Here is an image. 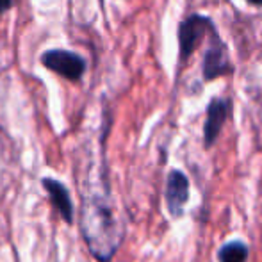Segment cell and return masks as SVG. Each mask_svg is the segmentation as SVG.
<instances>
[{
  "label": "cell",
  "mask_w": 262,
  "mask_h": 262,
  "mask_svg": "<svg viewBox=\"0 0 262 262\" xmlns=\"http://www.w3.org/2000/svg\"><path fill=\"white\" fill-rule=\"evenodd\" d=\"M248 2H252L253 6H262V0H248Z\"/></svg>",
  "instance_id": "cell-10"
},
{
  "label": "cell",
  "mask_w": 262,
  "mask_h": 262,
  "mask_svg": "<svg viewBox=\"0 0 262 262\" xmlns=\"http://www.w3.org/2000/svg\"><path fill=\"white\" fill-rule=\"evenodd\" d=\"M43 64L49 70L66 77L70 80H77L86 72V61L80 55L66 50H49L41 57Z\"/></svg>",
  "instance_id": "cell-4"
},
{
  "label": "cell",
  "mask_w": 262,
  "mask_h": 262,
  "mask_svg": "<svg viewBox=\"0 0 262 262\" xmlns=\"http://www.w3.org/2000/svg\"><path fill=\"white\" fill-rule=\"evenodd\" d=\"M212 45L207 49L204 55V64H202V72H204L205 80H214L221 75H228L234 72V64L230 61L227 45L220 39L217 32L212 34Z\"/></svg>",
  "instance_id": "cell-3"
},
{
  "label": "cell",
  "mask_w": 262,
  "mask_h": 262,
  "mask_svg": "<svg viewBox=\"0 0 262 262\" xmlns=\"http://www.w3.org/2000/svg\"><path fill=\"white\" fill-rule=\"evenodd\" d=\"M82 230L93 255H97L102 262L111 260L123 237V228L118 217L114 216L109 204L102 200H91L84 204Z\"/></svg>",
  "instance_id": "cell-1"
},
{
  "label": "cell",
  "mask_w": 262,
  "mask_h": 262,
  "mask_svg": "<svg viewBox=\"0 0 262 262\" xmlns=\"http://www.w3.org/2000/svg\"><path fill=\"white\" fill-rule=\"evenodd\" d=\"M232 102L230 98H212L207 105V118L204 123V143L205 146H212L220 136L227 118L230 116Z\"/></svg>",
  "instance_id": "cell-6"
},
{
  "label": "cell",
  "mask_w": 262,
  "mask_h": 262,
  "mask_svg": "<svg viewBox=\"0 0 262 262\" xmlns=\"http://www.w3.org/2000/svg\"><path fill=\"white\" fill-rule=\"evenodd\" d=\"M43 186L49 191L50 200H52V204L55 205V209L59 210V214L64 217V221L72 223L73 205H72V200H70V194H68V191H66V187L62 186V184H59L57 180H52V179L43 180Z\"/></svg>",
  "instance_id": "cell-7"
},
{
  "label": "cell",
  "mask_w": 262,
  "mask_h": 262,
  "mask_svg": "<svg viewBox=\"0 0 262 262\" xmlns=\"http://www.w3.org/2000/svg\"><path fill=\"white\" fill-rule=\"evenodd\" d=\"M14 0H0V11H6L9 9L11 6H13Z\"/></svg>",
  "instance_id": "cell-9"
},
{
  "label": "cell",
  "mask_w": 262,
  "mask_h": 262,
  "mask_svg": "<svg viewBox=\"0 0 262 262\" xmlns=\"http://www.w3.org/2000/svg\"><path fill=\"white\" fill-rule=\"evenodd\" d=\"M248 246L241 241H230L223 245L217 252V260L220 262H246L248 259Z\"/></svg>",
  "instance_id": "cell-8"
},
{
  "label": "cell",
  "mask_w": 262,
  "mask_h": 262,
  "mask_svg": "<svg viewBox=\"0 0 262 262\" xmlns=\"http://www.w3.org/2000/svg\"><path fill=\"white\" fill-rule=\"evenodd\" d=\"M216 31L212 20L204 14H191L189 18L179 25V47H180V61L186 62L189 55L194 52L205 34Z\"/></svg>",
  "instance_id": "cell-2"
},
{
  "label": "cell",
  "mask_w": 262,
  "mask_h": 262,
  "mask_svg": "<svg viewBox=\"0 0 262 262\" xmlns=\"http://www.w3.org/2000/svg\"><path fill=\"white\" fill-rule=\"evenodd\" d=\"M166 205L173 217L182 216L184 205L189 200V179L179 169H173L166 180Z\"/></svg>",
  "instance_id": "cell-5"
}]
</instances>
